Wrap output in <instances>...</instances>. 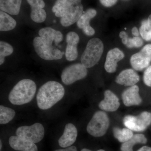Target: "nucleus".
Wrapping results in <instances>:
<instances>
[{
  "mask_svg": "<svg viewBox=\"0 0 151 151\" xmlns=\"http://www.w3.org/2000/svg\"><path fill=\"white\" fill-rule=\"evenodd\" d=\"M31 9H43L45 4L43 0H27Z\"/></svg>",
  "mask_w": 151,
  "mask_h": 151,
  "instance_id": "c756f323",
  "label": "nucleus"
},
{
  "mask_svg": "<svg viewBox=\"0 0 151 151\" xmlns=\"http://www.w3.org/2000/svg\"><path fill=\"white\" fill-rule=\"evenodd\" d=\"M35 82L29 79H24L18 82L11 90L9 100L14 105H24L32 100L36 92Z\"/></svg>",
  "mask_w": 151,
  "mask_h": 151,
  "instance_id": "f03ea898",
  "label": "nucleus"
},
{
  "mask_svg": "<svg viewBox=\"0 0 151 151\" xmlns=\"http://www.w3.org/2000/svg\"><path fill=\"white\" fill-rule=\"evenodd\" d=\"M151 62V44L143 47L140 51L131 57L130 63L132 67L137 70H142L149 66Z\"/></svg>",
  "mask_w": 151,
  "mask_h": 151,
  "instance_id": "1a4fd4ad",
  "label": "nucleus"
},
{
  "mask_svg": "<svg viewBox=\"0 0 151 151\" xmlns=\"http://www.w3.org/2000/svg\"><path fill=\"white\" fill-rule=\"evenodd\" d=\"M71 3L70 0H57L52 7V12L55 16L62 18L67 14Z\"/></svg>",
  "mask_w": 151,
  "mask_h": 151,
  "instance_id": "412c9836",
  "label": "nucleus"
},
{
  "mask_svg": "<svg viewBox=\"0 0 151 151\" xmlns=\"http://www.w3.org/2000/svg\"><path fill=\"white\" fill-rule=\"evenodd\" d=\"M124 52L118 48L109 50L107 53L105 64V70L108 73H113L116 71L118 63L124 58Z\"/></svg>",
  "mask_w": 151,
  "mask_h": 151,
  "instance_id": "f8f14e48",
  "label": "nucleus"
},
{
  "mask_svg": "<svg viewBox=\"0 0 151 151\" xmlns=\"http://www.w3.org/2000/svg\"><path fill=\"white\" fill-rule=\"evenodd\" d=\"M104 45L102 41L93 38L88 41L81 55V63L86 68L93 67L99 62L103 55Z\"/></svg>",
  "mask_w": 151,
  "mask_h": 151,
  "instance_id": "7ed1b4c3",
  "label": "nucleus"
},
{
  "mask_svg": "<svg viewBox=\"0 0 151 151\" xmlns=\"http://www.w3.org/2000/svg\"><path fill=\"white\" fill-rule=\"evenodd\" d=\"M125 127L135 132H143L151 124V113L144 111L137 116L128 115L123 119Z\"/></svg>",
  "mask_w": 151,
  "mask_h": 151,
  "instance_id": "0eeeda50",
  "label": "nucleus"
},
{
  "mask_svg": "<svg viewBox=\"0 0 151 151\" xmlns=\"http://www.w3.org/2000/svg\"><path fill=\"white\" fill-rule=\"evenodd\" d=\"M81 151H92L90 150H88V149H87L84 148V149H82V150H81ZM96 151H105L103 150H97Z\"/></svg>",
  "mask_w": 151,
  "mask_h": 151,
  "instance_id": "58836bf2",
  "label": "nucleus"
},
{
  "mask_svg": "<svg viewBox=\"0 0 151 151\" xmlns=\"http://www.w3.org/2000/svg\"><path fill=\"white\" fill-rule=\"evenodd\" d=\"M77 134V129L73 124H66L63 134L58 140L59 146L62 148L70 147L76 140Z\"/></svg>",
  "mask_w": 151,
  "mask_h": 151,
  "instance_id": "2eb2a0df",
  "label": "nucleus"
},
{
  "mask_svg": "<svg viewBox=\"0 0 151 151\" xmlns=\"http://www.w3.org/2000/svg\"><path fill=\"white\" fill-rule=\"evenodd\" d=\"M72 2L67 14L60 19V24L63 26L68 27L77 22L83 12L82 0H70Z\"/></svg>",
  "mask_w": 151,
  "mask_h": 151,
  "instance_id": "9d476101",
  "label": "nucleus"
},
{
  "mask_svg": "<svg viewBox=\"0 0 151 151\" xmlns=\"http://www.w3.org/2000/svg\"><path fill=\"white\" fill-rule=\"evenodd\" d=\"M66 40L67 45L65 49V58L68 61H73L78 57L77 45L79 41V36L76 33L70 32L66 35Z\"/></svg>",
  "mask_w": 151,
  "mask_h": 151,
  "instance_id": "9b49d317",
  "label": "nucleus"
},
{
  "mask_svg": "<svg viewBox=\"0 0 151 151\" xmlns=\"http://www.w3.org/2000/svg\"><path fill=\"white\" fill-rule=\"evenodd\" d=\"M119 36L122 39V42L124 44L126 45L127 44L128 39L129 38L127 33L124 31L121 32L119 34Z\"/></svg>",
  "mask_w": 151,
  "mask_h": 151,
  "instance_id": "72a5a7b5",
  "label": "nucleus"
},
{
  "mask_svg": "<svg viewBox=\"0 0 151 151\" xmlns=\"http://www.w3.org/2000/svg\"><path fill=\"white\" fill-rule=\"evenodd\" d=\"M147 22L148 24L151 29V14L149 17L147 19Z\"/></svg>",
  "mask_w": 151,
  "mask_h": 151,
  "instance_id": "4c0bfd02",
  "label": "nucleus"
},
{
  "mask_svg": "<svg viewBox=\"0 0 151 151\" xmlns=\"http://www.w3.org/2000/svg\"><path fill=\"white\" fill-rule=\"evenodd\" d=\"M13 47L9 44L5 42H0V65H2L5 62V57L12 54Z\"/></svg>",
  "mask_w": 151,
  "mask_h": 151,
  "instance_id": "a878e982",
  "label": "nucleus"
},
{
  "mask_svg": "<svg viewBox=\"0 0 151 151\" xmlns=\"http://www.w3.org/2000/svg\"><path fill=\"white\" fill-rule=\"evenodd\" d=\"M139 91V89L137 85H135L127 88L123 92L122 98L125 106L130 107L141 104L142 99Z\"/></svg>",
  "mask_w": 151,
  "mask_h": 151,
  "instance_id": "4468645a",
  "label": "nucleus"
},
{
  "mask_svg": "<svg viewBox=\"0 0 151 151\" xmlns=\"http://www.w3.org/2000/svg\"><path fill=\"white\" fill-rule=\"evenodd\" d=\"M17 25L15 20L9 14L3 11H0V30L9 31L14 29Z\"/></svg>",
  "mask_w": 151,
  "mask_h": 151,
  "instance_id": "aec40b11",
  "label": "nucleus"
},
{
  "mask_svg": "<svg viewBox=\"0 0 151 151\" xmlns=\"http://www.w3.org/2000/svg\"><path fill=\"white\" fill-rule=\"evenodd\" d=\"M140 34L145 40L151 41V29L148 24L147 20H145L142 22L140 27Z\"/></svg>",
  "mask_w": 151,
  "mask_h": 151,
  "instance_id": "cd10ccee",
  "label": "nucleus"
},
{
  "mask_svg": "<svg viewBox=\"0 0 151 151\" xmlns=\"http://www.w3.org/2000/svg\"><path fill=\"white\" fill-rule=\"evenodd\" d=\"M140 77L135 70L127 69L122 71L116 77V83L126 86H133L139 81Z\"/></svg>",
  "mask_w": 151,
  "mask_h": 151,
  "instance_id": "f3484780",
  "label": "nucleus"
},
{
  "mask_svg": "<svg viewBox=\"0 0 151 151\" xmlns=\"http://www.w3.org/2000/svg\"><path fill=\"white\" fill-rule=\"evenodd\" d=\"M65 89L62 84L57 81H47L39 89L36 99L38 108L47 110L52 108L63 98Z\"/></svg>",
  "mask_w": 151,
  "mask_h": 151,
  "instance_id": "f257e3e1",
  "label": "nucleus"
},
{
  "mask_svg": "<svg viewBox=\"0 0 151 151\" xmlns=\"http://www.w3.org/2000/svg\"><path fill=\"white\" fill-rule=\"evenodd\" d=\"M110 125L109 117L105 112L98 111L94 113L86 127L87 132L95 137L106 134Z\"/></svg>",
  "mask_w": 151,
  "mask_h": 151,
  "instance_id": "20e7f679",
  "label": "nucleus"
},
{
  "mask_svg": "<svg viewBox=\"0 0 151 151\" xmlns=\"http://www.w3.org/2000/svg\"><path fill=\"white\" fill-rule=\"evenodd\" d=\"M82 30L84 33L87 36H93L95 34V30L91 26L84 28Z\"/></svg>",
  "mask_w": 151,
  "mask_h": 151,
  "instance_id": "473e14b6",
  "label": "nucleus"
},
{
  "mask_svg": "<svg viewBox=\"0 0 151 151\" xmlns=\"http://www.w3.org/2000/svg\"><path fill=\"white\" fill-rule=\"evenodd\" d=\"M2 147V144L1 140L0 141V150H1Z\"/></svg>",
  "mask_w": 151,
  "mask_h": 151,
  "instance_id": "ea45409f",
  "label": "nucleus"
},
{
  "mask_svg": "<svg viewBox=\"0 0 151 151\" xmlns=\"http://www.w3.org/2000/svg\"><path fill=\"white\" fill-rule=\"evenodd\" d=\"M132 32L133 35L135 37H138L139 35L138 29L136 27H134L132 28Z\"/></svg>",
  "mask_w": 151,
  "mask_h": 151,
  "instance_id": "c9c22d12",
  "label": "nucleus"
},
{
  "mask_svg": "<svg viewBox=\"0 0 151 151\" xmlns=\"http://www.w3.org/2000/svg\"><path fill=\"white\" fill-rule=\"evenodd\" d=\"M120 105L118 97L111 90H107L104 93V100L99 103V107L103 111L114 112L119 109Z\"/></svg>",
  "mask_w": 151,
  "mask_h": 151,
  "instance_id": "ddd939ff",
  "label": "nucleus"
},
{
  "mask_svg": "<svg viewBox=\"0 0 151 151\" xmlns=\"http://www.w3.org/2000/svg\"><path fill=\"white\" fill-rule=\"evenodd\" d=\"M46 12L44 9H31V18L35 22H43L46 19Z\"/></svg>",
  "mask_w": 151,
  "mask_h": 151,
  "instance_id": "bb28decb",
  "label": "nucleus"
},
{
  "mask_svg": "<svg viewBox=\"0 0 151 151\" xmlns=\"http://www.w3.org/2000/svg\"><path fill=\"white\" fill-rule=\"evenodd\" d=\"M16 134L19 137L35 144L39 142L43 139L45 129L42 124L35 123L31 126L19 127L16 130Z\"/></svg>",
  "mask_w": 151,
  "mask_h": 151,
  "instance_id": "423d86ee",
  "label": "nucleus"
},
{
  "mask_svg": "<svg viewBox=\"0 0 151 151\" xmlns=\"http://www.w3.org/2000/svg\"><path fill=\"white\" fill-rule=\"evenodd\" d=\"M87 72V68L82 63H75L67 66L63 69L61 73V80L65 85H70L76 81L85 78Z\"/></svg>",
  "mask_w": 151,
  "mask_h": 151,
  "instance_id": "6e6552de",
  "label": "nucleus"
},
{
  "mask_svg": "<svg viewBox=\"0 0 151 151\" xmlns=\"http://www.w3.org/2000/svg\"><path fill=\"white\" fill-rule=\"evenodd\" d=\"M97 11L93 9H88L83 13L77 22V25L79 28L83 29L84 28L89 26L90 20L96 16Z\"/></svg>",
  "mask_w": 151,
  "mask_h": 151,
  "instance_id": "5701e85b",
  "label": "nucleus"
},
{
  "mask_svg": "<svg viewBox=\"0 0 151 151\" xmlns=\"http://www.w3.org/2000/svg\"><path fill=\"white\" fill-rule=\"evenodd\" d=\"M33 45L37 55L45 60H57L61 59L63 56V52L47 45L40 37L34 39Z\"/></svg>",
  "mask_w": 151,
  "mask_h": 151,
  "instance_id": "39448f33",
  "label": "nucleus"
},
{
  "mask_svg": "<svg viewBox=\"0 0 151 151\" xmlns=\"http://www.w3.org/2000/svg\"><path fill=\"white\" fill-rule=\"evenodd\" d=\"M38 34L45 43L51 46H52L53 42L57 45L63 39L62 33L51 27L41 29L39 31Z\"/></svg>",
  "mask_w": 151,
  "mask_h": 151,
  "instance_id": "dca6fc26",
  "label": "nucleus"
},
{
  "mask_svg": "<svg viewBox=\"0 0 151 151\" xmlns=\"http://www.w3.org/2000/svg\"><path fill=\"white\" fill-rule=\"evenodd\" d=\"M137 151H151V147L147 146H143Z\"/></svg>",
  "mask_w": 151,
  "mask_h": 151,
  "instance_id": "e433bc0d",
  "label": "nucleus"
},
{
  "mask_svg": "<svg viewBox=\"0 0 151 151\" xmlns=\"http://www.w3.org/2000/svg\"><path fill=\"white\" fill-rule=\"evenodd\" d=\"M22 0H0L1 10L7 13L17 15L19 13Z\"/></svg>",
  "mask_w": 151,
  "mask_h": 151,
  "instance_id": "6ab92c4d",
  "label": "nucleus"
},
{
  "mask_svg": "<svg viewBox=\"0 0 151 151\" xmlns=\"http://www.w3.org/2000/svg\"><path fill=\"white\" fill-rule=\"evenodd\" d=\"M118 0H100L101 4L104 6L109 7L116 4Z\"/></svg>",
  "mask_w": 151,
  "mask_h": 151,
  "instance_id": "2f4dec72",
  "label": "nucleus"
},
{
  "mask_svg": "<svg viewBox=\"0 0 151 151\" xmlns=\"http://www.w3.org/2000/svg\"><path fill=\"white\" fill-rule=\"evenodd\" d=\"M143 41L142 39L139 37H134L132 38H129L128 39L126 46L128 48L133 47H139L142 46Z\"/></svg>",
  "mask_w": 151,
  "mask_h": 151,
  "instance_id": "c85d7f7f",
  "label": "nucleus"
},
{
  "mask_svg": "<svg viewBox=\"0 0 151 151\" xmlns=\"http://www.w3.org/2000/svg\"><path fill=\"white\" fill-rule=\"evenodd\" d=\"M55 151H77V149L75 146H70L64 149H59Z\"/></svg>",
  "mask_w": 151,
  "mask_h": 151,
  "instance_id": "f704fd0d",
  "label": "nucleus"
},
{
  "mask_svg": "<svg viewBox=\"0 0 151 151\" xmlns=\"http://www.w3.org/2000/svg\"><path fill=\"white\" fill-rule=\"evenodd\" d=\"M9 144L12 148L19 151H38L37 146L35 143L13 136L9 139Z\"/></svg>",
  "mask_w": 151,
  "mask_h": 151,
  "instance_id": "a211bd4d",
  "label": "nucleus"
},
{
  "mask_svg": "<svg viewBox=\"0 0 151 151\" xmlns=\"http://www.w3.org/2000/svg\"><path fill=\"white\" fill-rule=\"evenodd\" d=\"M147 139L142 134H136L127 142L123 143L121 146L122 151H133V147L136 144H145L147 142Z\"/></svg>",
  "mask_w": 151,
  "mask_h": 151,
  "instance_id": "4be33fe9",
  "label": "nucleus"
},
{
  "mask_svg": "<svg viewBox=\"0 0 151 151\" xmlns=\"http://www.w3.org/2000/svg\"><path fill=\"white\" fill-rule=\"evenodd\" d=\"M144 83L147 86L151 87V65L145 70L143 76Z\"/></svg>",
  "mask_w": 151,
  "mask_h": 151,
  "instance_id": "7c9ffc66",
  "label": "nucleus"
},
{
  "mask_svg": "<svg viewBox=\"0 0 151 151\" xmlns=\"http://www.w3.org/2000/svg\"><path fill=\"white\" fill-rule=\"evenodd\" d=\"M113 133L114 137L122 143L129 140L134 136L132 130L127 128L121 129L115 127L113 129Z\"/></svg>",
  "mask_w": 151,
  "mask_h": 151,
  "instance_id": "b1692460",
  "label": "nucleus"
},
{
  "mask_svg": "<svg viewBox=\"0 0 151 151\" xmlns=\"http://www.w3.org/2000/svg\"><path fill=\"white\" fill-rule=\"evenodd\" d=\"M16 113L13 109L0 106V124H6L13 120L15 116Z\"/></svg>",
  "mask_w": 151,
  "mask_h": 151,
  "instance_id": "393cba45",
  "label": "nucleus"
}]
</instances>
